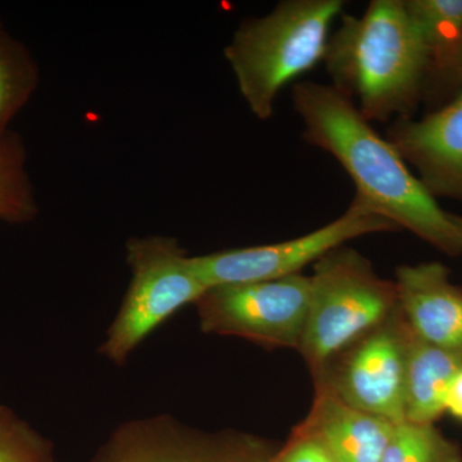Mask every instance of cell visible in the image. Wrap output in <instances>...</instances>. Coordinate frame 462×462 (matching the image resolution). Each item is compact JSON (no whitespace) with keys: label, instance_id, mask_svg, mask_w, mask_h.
<instances>
[{"label":"cell","instance_id":"cell-1","mask_svg":"<svg viewBox=\"0 0 462 462\" xmlns=\"http://www.w3.org/2000/svg\"><path fill=\"white\" fill-rule=\"evenodd\" d=\"M291 99L303 139L338 161L354 181L356 199L449 256L462 254L451 214L348 97L333 85L303 81L294 85Z\"/></svg>","mask_w":462,"mask_h":462},{"label":"cell","instance_id":"cell-2","mask_svg":"<svg viewBox=\"0 0 462 462\" xmlns=\"http://www.w3.org/2000/svg\"><path fill=\"white\" fill-rule=\"evenodd\" d=\"M324 62L330 85L370 123L411 118L430 75L404 0H373L361 16L342 14Z\"/></svg>","mask_w":462,"mask_h":462},{"label":"cell","instance_id":"cell-3","mask_svg":"<svg viewBox=\"0 0 462 462\" xmlns=\"http://www.w3.org/2000/svg\"><path fill=\"white\" fill-rule=\"evenodd\" d=\"M343 0H282L269 14L245 20L225 48L252 114L269 120L279 93L324 60Z\"/></svg>","mask_w":462,"mask_h":462},{"label":"cell","instance_id":"cell-4","mask_svg":"<svg viewBox=\"0 0 462 462\" xmlns=\"http://www.w3.org/2000/svg\"><path fill=\"white\" fill-rule=\"evenodd\" d=\"M305 333L298 351L316 375L334 356L398 309L396 282L380 278L354 248L339 247L314 264Z\"/></svg>","mask_w":462,"mask_h":462},{"label":"cell","instance_id":"cell-5","mask_svg":"<svg viewBox=\"0 0 462 462\" xmlns=\"http://www.w3.org/2000/svg\"><path fill=\"white\" fill-rule=\"evenodd\" d=\"M126 249L132 282L99 349L116 365L126 363L152 331L182 307L197 305L208 291L197 275L191 257L175 239H132Z\"/></svg>","mask_w":462,"mask_h":462},{"label":"cell","instance_id":"cell-6","mask_svg":"<svg viewBox=\"0 0 462 462\" xmlns=\"http://www.w3.org/2000/svg\"><path fill=\"white\" fill-rule=\"evenodd\" d=\"M311 279L217 285L197 302L200 329L238 337L264 348H300L309 314Z\"/></svg>","mask_w":462,"mask_h":462},{"label":"cell","instance_id":"cell-7","mask_svg":"<svg viewBox=\"0 0 462 462\" xmlns=\"http://www.w3.org/2000/svg\"><path fill=\"white\" fill-rule=\"evenodd\" d=\"M411 329L400 306L314 375L315 387L389 422L404 420L406 361Z\"/></svg>","mask_w":462,"mask_h":462},{"label":"cell","instance_id":"cell-8","mask_svg":"<svg viewBox=\"0 0 462 462\" xmlns=\"http://www.w3.org/2000/svg\"><path fill=\"white\" fill-rule=\"evenodd\" d=\"M398 230L396 225L374 214L372 209L354 199L345 214L300 238L214 252L191 257V263L197 275L208 289L217 285L275 281L298 275L306 266L315 264L349 240Z\"/></svg>","mask_w":462,"mask_h":462},{"label":"cell","instance_id":"cell-9","mask_svg":"<svg viewBox=\"0 0 462 462\" xmlns=\"http://www.w3.org/2000/svg\"><path fill=\"white\" fill-rule=\"evenodd\" d=\"M276 451L254 434L205 433L161 415L125 422L90 462H272Z\"/></svg>","mask_w":462,"mask_h":462},{"label":"cell","instance_id":"cell-10","mask_svg":"<svg viewBox=\"0 0 462 462\" xmlns=\"http://www.w3.org/2000/svg\"><path fill=\"white\" fill-rule=\"evenodd\" d=\"M387 139L431 196L462 200V89L421 120L393 121Z\"/></svg>","mask_w":462,"mask_h":462},{"label":"cell","instance_id":"cell-11","mask_svg":"<svg viewBox=\"0 0 462 462\" xmlns=\"http://www.w3.org/2000/svg\"><path fill=\"white\" fill-rule=\"evenodd\" d=\"M398 306L419 338L462 348V291L439 263L403 264L396 272Z\"/></svg>","mask_w":462,"mask_h":462},{"label":"cell","instance_id":"cell-12","mask_svg":"<svg viewBox=\"0 0 462 462\" xmlns=\"http://www.w3.org/2000/svg\"><path fill=\"white\" fill-rule=\"evenodd\" d=\"M300 425L320 440L336 462H382L394 424L315 387L314 403Z\"/></svg>","mask_w":462,"mask_h":462},{"label":"cell","instance_id":"cell-13","mask_svg":"<svg viewBox=\"0 0 462 462\" xmlns=\"http://www.w3.org/2000/svg\"><path fill=\"white\" fill-rule=\"evenodd\" d=\"M462 369V348H446L410 336L404 420L434 424L446 411L452 380Z\"/></svg>","mask_w":462,"mask_h":462},{"label":"cell","instance_id":"cell-14","mask_svg":"<svg viewBox=\"0 0 462 462\" xmlns=\"http://www.w3.org/2000/svg\"><path fill=\"white\" fill-rule=\"evenodd\" d=\"M425 48L430 75L455 78L462 50V0H404Z\"/></svg>","mask_w":462,"mask_h":462},{"label":"cell","instance_id":"cell-15","mask_svg":"<svg viewBox=\"0 0 462 462\" xmlns=\"http://www.w3.org/2000/svg\"><path fill=\"white\" fill-rule=\"evenodd\" d=\"M382 462H462V457L433 424L403 420L393 425Z\"/></svg>","mask_w":462,"mask_h":462},{"label":"cell","instance_id":"cell-16","mask_svg":"<svg viewBox=\"0 0 462 462\" xmlns=\"http://www.w3.org/2000/svg\"><path fill=\"white\" fill-rule=\"evenodd\" d=\"M35 212L17 148L9 143L0 144V220L25 223Z\"/></svg>","mask_w":462,"mask_h":462},{"label":"cell","instance_id":"cell-17","mask_svg":"<svg viewBox=\"0 0 462 462\" xmlns=\"http://www.w3.org/2000/svg\"><path fill=\"white\" fill-rule=\"evenodd\" d=\"M0 462H53L51 443L7 407H0Z\"/></svg>","mask_w":462,"mask_h":462},{"label":"cell","instance_id":"cell-18","mask_svg":"<svg viewBox=\"0 0 462 462\" xmlns=\"http://www.w3.org/2000/svg\"><path fill=\"white\" fill-rule=\"evenodd\" d=\"M32 79L26 58L0 39V127L26 98Z\"/></svg>","mask_w":462,"mask_h":462},{"label":"cell","instance_id":"cell-19","mask_svg":"<svg viewBox=\"0 0 462 462\" xmlns=\"http://www.w3.org/2000/svg\"><path fill=\"white\" fill-rule=\"evenodd\" d=\"M272 462H336L320 440L298 425Z\"/></svg>","mask_w":462,"mask_h":462},{"label":"cell","instance_id":"cell-20","mask_svg":"<svg viewBox=\"0 0 462 462\" xmlns=\"http://www.w3.org/2000/svg\"><path fill=\"white\" fill-rule=\"evenodd\" d=\"M446 411L462 420V369L452 380L446 400Z\"/></svg>","mask_w":462,"mask_h":462},{"label":"cell","instance_id":"cell-21","mask_svg":"<svg viewBox=\"0 0 462 462\" xmlns=\"http://www.w3.org/2000/svg\"><path fill=\"white\" fill-rule=\"evenodd\" d=\"M454 80L462 85V50L456 65Z\"/></svg>","mask_w":462,"mask_h":462},{"label":"cell","instance_id":"cell-22","mask_svg":"<svg viewBox=\"0 0 462 462\" xmlns=\"http://www.w3.org/2000/svg\"><path fill=\"white\" fill-rule=\"evenodd\" d=\"M451 218L452 221H454L456 229H457L458 236H460V239L462 242V216L451 214Z\"/></svg>","mask_w":462,"mask_h":462}]
</instances>
